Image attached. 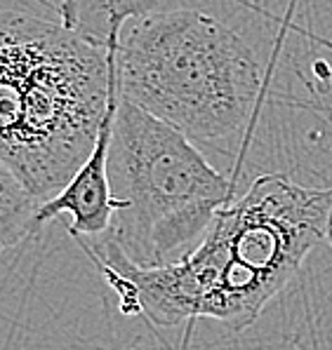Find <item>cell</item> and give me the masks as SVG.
<instances>
[{
  "instance_id": "1",
  "label": "cell",
  "mask_w": 332,
  "mask_h": 350,
  "mask_svg": "<svg viewBox=\"0 0 332 350\" xmlns=\"http://www.w3.org/2000/svg\"><path fill=\"white\" fill-rule=\"evenodd\" d=\"M332 188L261 174L243 198L224 204L191 252L163 266H139L106 235L104 254H90L132 284L139 308L156 325L212 317L243 332L290 284L320 240Z\"/></svg>"
},
{
  "instance_id": "2",
  "label": "cell",
  "mask_w": 332,
  "mask_h": 350,
  "mask_svg": "<svg viewBox=\"0 0 332 350\" xmlns=\"http://www.w3.org/2000/svg\"><path fill=\"white\" fill-rule=\"evenodd\" d=\"M116 50H97L55 21L0 10V160L40 204L92 153Z\"/></svg>"
},
{
  "instance_id": "3",
  "label": "cell",
  "mask_w": 332,
  "mask_h": 350,
  "mask_svg": "<svg viewBox=\"0 0 332 350\" xmlns=\"http://www.w3.org/2000/svg\"><path fill=\"white\" fill-rule=\"evenodd\" d=\"M120 99L191 142L231 137L264 94V71L231 26L198 10H156L120 31Z\"/></svg>"
},
{
  "instance_id": "4",
  "label": "cell",
  "mask_w": 332,
  "mask_h": 350,
  "mask_svg": "<svg viewBox=\"0 0 332 350\" xmlns=\"http://www.w3.org/2000/svg\"><path fill=\"white\" fill-rule=\"evenodd\" d=\"M109 184L116 202L109 235L139 266L173 263L235 193V181L191 139L127 99H118Z\"/></svg>"
},
{
  "instance_id": "5",
  "label": "cell",
  "mask_w": 332,
  "mask_h": 350,
  "mask_svg": "<svg viewBox=\"0 0 332 350\" xmlns=\"http://www.w3.org/2000/svg\"><path fill=\"white\" fill-rule=\"evenodd\" d=\"M118 73L111 85L109 106H106L104 120L99 125L97 142L85 160L83 167L76 172L68 186L59 191L55 198L40 204L36 214V228H42L50 219L59 214H71V233L76 235H99L109 233L111 221H114L116 202L111 196L109 184V150H111V137H114V120L118 111Z\"/></svg>"
},
{
  "instance_id": "6",
  "label": "cell",
  "mask_w": 332,
  "mask_h": 350,
  "mask_svg": "<svg viewBox=\"0 0 332 350\" xmlns=\"http://www.w3.org/2000/svg\"><path fill=\"white\" fill-rule=\"evenodd\" d=\"M158 0H62L59 24L97 50L118 47L125 24L156 12Z\"/></svg>"
},
{
  "instance_id": "7",
  "label": "cell",
  "mask_w": 332,
  "mask_h": 350,
  "mask_svg": "<svg viewBox=\"0 0 332 350\" xmlns=\"http://www.w3.org/2000/svg\"><path fill=\"white\" fill-rule=\"evenodd\" d=\"M38 209V198L26 188L12 167L0 160V252L38 233L36 228Z\"/></svg>"
},
{
  "instance_id": "8",
  "label": "cell",
  "mask_w": 332,
  "mask_h": 350,
  "mask_svg": "<svg viewBox=\"0 0 332 350\" xmlns=\"http://www.w3.org/2000/svg\"><path fill=\"white\" fill-rule=\"evenodd\" d=\"M325 240H328L330 247H332V209H330V214H328V226H325Z\"/></svg>"
}]
</instances>
